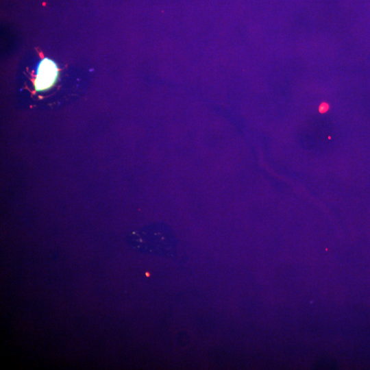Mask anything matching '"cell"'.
I'll return each instance as SVG.
<instances>
[{
	"instance_id": "6da1fadb",
	"label": "cell",
	"mask_w": 370,
	"mask_h": 370,
	"mask_svg": "<svg viewBox=\"0 0 370 370\" xmlns=\"http://www.w3.org/2000/svg\"><path fill=\"white\" fill-rule=\"evenodd\" d=\"M58 69L56 64L49 58H44L38 65L36 79L35 89L43 91L49 89L56 82Z\"/></svg>"
},
{
	"instance_id": "7a4b0ae2",
	"label": "cell",
	"mask_w": 370,
	"mask_h": 370,
	"mask_svg": "<svg viewBox=\"0 0 370 370\" xmlns=\"http://www.w3.org/2000/svg\"><path fill=\"white\" fill-rule=\"evenodd\" d=\"M329 109V105L326 103H322L319 108V110L321 113H325Z\"/></svg>"
}]
</instances>
